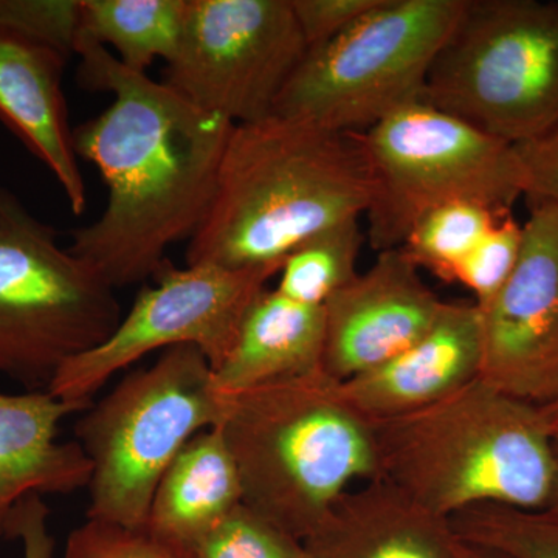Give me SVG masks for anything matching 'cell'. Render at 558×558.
I'll use <instances>...</instances> for the list:
<instances>
[{
  "label": "cell",
  "mask_w": 558,
  "mask_h": 558,
  "mask_svg": "<svg viewBox=\"0 0 558 558\" xmlns=\"http://www.w3.org/2000/svg\"><path fill=\"white\" fill-rule=\"evenodd\" d=\"M377 478L453 519L497 505L545 509L554 486L553 432L539 407L481 379L400 416L371 421Z\"/></svg>",
  "instance_id": "cell-3"
},
{
  "label": "cell",
  "mask_w": 558,
  "mask_h": 558,
  "mask_svg": "<svg viewBox=\"0 0 558 558\" xmlns=\"http://www.w3.org/2000/svg\"><path fill=\"white\" fill-rule=\"evenodd\" d=\"M480 379L545 407L558 399V205L531 204L519 263L486 306Z\"/></svg>",
  "instance_id": "cell-12"
},
{
  "label": "cell",
  "mask_w": 558,
  "mask_h": 558,
  "mask_svg": "<svg viewBox=\"0 0 558 558\" xmlns=\"http://www.w3.org/2000/svg\"><path fill=\"white\" fill-rule=\"evenodd\" d=\"M306 558H458L449 519L381 480L349 488L301 539Z\"/></svg>",
  "instance_id": "cell-15"
},
{
  "label": "cell",
  "mask_w": 558,
  "mask_h": 558,
  "mask_svg": "<svg viewBox=\"0 0 558 558\" xmlns=\"http://www.w3.org/2000/svg\"><path fill=\"white\" fill-rule=\"evenodd\" d=\"M366 233L359 219L319 231L289 253L279 269V293L299 303L325 306L330 296L357 277Z\"/></svg>",
  "instance_id": "cell-21"
},
{
  "label": "cell",
  "mask_w": 558,
  "mask_h": 558,
  "mask_svg": "<svg viewBox=\"0 0 558 558\" xmlns=\"http://www.w3.org/2000/svg\"><path fill=\"white\" fill-rule=\"evenodd\" d=\"M241 505L240 472L216 425L197 433L163 473L145 531L183 554Z\"/></svg>",
  "instance_id": "cell-19"
},
{
  "label": "cell",
  "mask_w": 558,
  "mask_h": 558,
  "mask_svg": "<svg viewBox=\"0 0 558 558\" xmlns=\"http://www.w3.org/2000/svg\"><path fill=\"white\" fill-rule=\"evenodd\" d=\"M521 244L523 226L512 216H505L459 264L453 281L475 295L476 306H486L515 269Z\"/></svg>",
  "instance_id": "cell-26"
},
{
  "label": "cell",
  "mask_w": 558,
  "mask_h": 558,
  "mask_svg": "<svg viewBox=\"0 0 558 558\" xmlns=\"http://www.w3.org/2000/svg\"><path fill=\"white\" fill-rule=\"evenodd\" d=\"M444 301L402 248L377 253L368 270L326 301L322 369L347 381L424 336Z\"/></svg>",
  "instance_id": "cell-13"
},
{
  "label": "cell",
  "mask_w": 558,
  "mask_h": 558,
  "mask_svg": "<svg viewBox=\"0 0 558 558\" xmlns=\"http://www.w3.org/2000/svg\"><path fill=\"white\" fill-rule=\"evenodd\" d=\"M553 450H554V486L553 494L548 506L545 509L554 510L558 513V428L553 432Z\"/></svg>",
  "instance_id": "cell-32"
},
{
  "label": "cell",
  "mask_w": 558,
  "mask_h": 558,
  "mask_svg": "<svg viewBox=\"0 0 558 558\" xmlns=\"http://www.w3.org/2000/svg\"><path fill=\"white\" fill-rule=\"evenodd\" d=\"M306 51L290 0H189L163 83L231 123H253L274 113Z\"/></svg>",
  "instance_id": "cell-10"
},
{
  "label": "cell",
  "mask_w": 558,
  "mask_h": 558,
  "mask_svg": "<svg viewBox=\"0 0 558 558\" xmlns=\"http://www.w3.org/2000/svg\"><path fill=\"white\" fill-rule=\"evenodd\" d=\"M0 33L57 51L76 53L81 0H0Z\"/></svg>",
  "instance_id": "cell-25"
},
{
  "label": "cell",
  "mask_w": 558,
  "mask_h": 558,
  "mask_svg": "<svg viewBox=\"0 0 558 558\" xmlns=\"http://www.w3.org/2000/svg\"><path fill=\"white\" fill-rule=\"evenodd\" d=\"M464 2L379 0L348 31L306 51L275 102V116L352 134L421 101Z\"/></svg>",
  "instance_id": "cell-8"
},
{
  "label": "cell",
  "mask_w": 558,
  "mask_h": 558,
  "mask_svg": "<svg viewBox=\"0 0 558 558\" xmlns=\"http://www.w3.org/2000/svg\"><path fill=\"white\" fill-rule=\"evenodd\" d=\"M49 519L50 510L43 497L31 495L14 509L5 538L20 539L24 558H53L54 538Z\"/></svg>",
  "instance_id": "cell-30"
},
{
  "label": "cell",
  "mask_w": 558,
  "mask_h": 558,
  "mask_svg": "<svg viewBox=\"0 0 558 558\" xmlns=\"http://www.w3.org/2000/svg\"><path fill=\"white\" fill-rule=\"evenodd\" d=\"M524 172V196L529 204L558 205V124L542 137L515 145Z\"/></svg>",
  "instance_id": "cell-29"
},
{
  "label": "cell",
  "mask_w": 558,
  "mask_h": 558,
  "mask_svg": "<svg viewBox=\"0 0 558 558\" xmlns=\"http://www.w3.org/2000/svg\"><path fill=\"white\" fill-rule=\"evenodd\" d=\"M64 558H183L179 550L157 542L146 531H131L87 520L73 529Z\"/></svg>",
  "instance_id": "cell-27"
},
{
  "label": "cell",
  "mask_w": 558,
  "mask_h": 558,
  "mask_svg": "<svg viewBox=\"0 0 558 558\" xmlns=\"http://www.w3.org/2000/svg\"><path fill=\"white\" fill-rule=\"evenodd\" d=\"M458 558H509L495 550L483 548V546L472 545V543L462 542L459 538Z\"/></svg>",
  "instance_id": "cell-31"
},
{
  "label": "cell",
  "mask_w": 558,
  "mask_h": 558,
  "mask_svg": "<svg viewBox=\"0 0 558 558\" xmlns=\"http://www.w3.org/2000/svg\"><path fill=\"white\" fill-rule=\"evenodd\" d=\"M539 411H542V416L545 418L550 432L558 428V399L554 400L553 403H548V405L539 407Z\"/></svg>",
  "instance_id": "cell-33"
},
{
  "label": "cell",
  "mask_w": 558,
  "mask_h": 558,
  "mask_svg": "<svg viewBox=\"0 0 558 558\" xmlns=\"http://www.w3.org/2000/svg\"><path fill=\"white\" fill-rule=\"evenodd\" d=\"M483 329L475 301H444L427 332L396 357L341 381L344 398L369 421L425 409L480 379Z\"/></svg>",
  "instance_id": "cell-14"
},
{
  "label": "cell",
  "mask_w": 558,
  "mask_h": 558,
  "mask_svg": "<svg viewBox=\"0 0 558 558\" xmlns=\"http://www.w3.org/2000/svg\"><path fill=\"white\" fill-rule=\"evenodd\" d=\"M76 54L81 81L113 101L73 131L76 156L100 171L108 202L100 219L73 231L69 250L110 288H128L154 278L168 248L199 229L234 123L92 40L80 39Z\"/></svg>",
  "instance_id": "cell-1"
},
{
  "label": "cell",
  "mask_w": 558,
  "mask_h": 558,
  "mask_svg": "<svg viewBox=\"0 0 558 558\" xmlns=\"http://www.w3.org/2000/svg\"><path fill=\"white\" fill-rule=\"evenodd\" d=\"M368 165L366 241L377 253L399 248L422 216L451 202L499 215L524 196L515 145L417 101L355 132Z\"/></svg>",
  "instance_id": "cell-7"
},
{
  "label": "cell",
  "mask_w": 558,
  "mask_h": 558,
  "mask_svg": "<svg viewBox=\"0 0 558 558\" xmlns=\"http://www.w3.org/2000/svg\"><path fill=\"white\" fill-rule=\"evenodd\" d=\"M121 317L116 289L0 186V374L28 391L49 389Z\"/></svg>",
  "instance_id": "cell-9"
},
{
  "label": "cell",
  "mask_w": 558,
  "mask_h": 558,
  "mask_svg": "<svg viewBox=\"0 0 558 558\" xmlns=\"http://www.w3.org/2000/svg\"><path fill=\"white\" fill-rule=\"evenodd\" d=\"M277 277L269 270H230L196 264L172 266L154 275L156 284L138 293L108 339L69 360L49 391L65 402L90 405L102 385L140 359L159 349L199 348L211 369L229 354L250 303Z\"/></svg>",
  "instance_id": "cell-11"
},
{
  "label": "cell",
  "mask_w": 558,
  "mask_h": 558,
  "mask_svg": "<svg viewBox=\"0 0 558 558\" xmlns=\"http://www.w3.org/2000/svg\"><path fill=\"white\" fill-rule=\"evenodd\" d=\"M87 407L58 399L49 389L0 391V538L22 499L89 487L92 464L83 447L58 440L62 418Z\"/></svg>",
  "instance_id": "cell-16"
},
{
  "label": "cell",
  "mask_w": 558,
  "mask_h": 558,
  "mask_svg": "<svg viewBox=\"0 0 558 558\" xmlns=\"http://www.w3.org/2000/svg\"><path fill=\"white\" fill-rule=\"evenodd\" d=\"M462 542L509 558H558V513L486 505L450 519Z\"/></svg>",
  "instance_id": "cell-23"
},
{
  "label": "cell",
  "mask_w": 558,
  "mask_h": 558,
  "mask_svg": "<svg viewBox=\"0 0 558 558\" xmlns=\"http://www.w3.org/2000/svg\"><path fill=\"white\" fill-rule=\"evenodd\" d=\"M189 0H81L80 39L112 47L117 60L146 73L178 53Z\"/></svg>",
  "instance_id": "cell-20"
},
{
  "label": "cell",
  "mask_w": 558,
  "mask_h": 558,
  "mask_svg": "<svg viewBox=\"0 0 558 558\" xmlns=\"http://www.w3.org/2000/svg\"><path fill=\"white\" fill-rule=\"evenodd\" d=\"M325 307L264 288L250 303L229 354L213 371L222 396L322 369Z\"/></svg>",
  "instance_id": "cell-18"
},
{
  "label": "cell",
  "mask_w": 558,
  "mask_h": 558,
  "mask_svg": "<svg viewBox=\"0 0 558 558\" xmlns=\"http://www.w3.org/2000/svg\"><path fill=\"white\" fill-rule=\"evenodd\" d=\"M505 216L473 202H451L422 216L400 248L418 270L453 282L459 264Z\"/></svg>",
  "instance_id": "cell-22"
},
{
  "label": "cell",
  "mask_w": 558,
  "mask_h": 558,
  "mask_svg": "<svg viewBox=\"0 0 558 558\" xmlns=\"http://www.w3.org/2000/svg\"><path fill=\"white\" fill-rule=\"evenodd\" d=\"M307 50L348 31L379 0H290Z\"/></svg>",
  "instance_id": "cell-28"
},
{
  "label": "cell",
  "mask_w": 558,
  "mask_h": 558,
  "mask_svg": "<svg viewBox=\"0 0 558 558\" xmlns=\"http://www.w3.org/2000/svg\"><path fill=\"white\" fill-rule=\"evenodd\" d=\"M223 410L208 359L182 344L81 411L76 442L92 464L87 520L145 531L161 476L197 433L219 425Z\"/></svg>",
  "instance_id": "cell-5"
},
{
  "label": "cell",
  "mask_w": 558,
  "mask_h": 558,
  "mask_svg": "<svg viewBox=\"0 0 558 558\" xmlns=\"http://www.w3.org/2000/svg\"><path fill=\"white\" fill-rule=\"evenodd\" d=\"M371 178L355 132L271 116L234 124L186 264L278 275L319 231L365 216Z\"/></svg>",
  "instance_id": "cell-2"
},
{
  "label": "cell",
  "mask_w": 558,
  "mask_h": 558,
  "mask_svg": "<svg viewBox=\"0 0 558 558\" xmlns=\"http://www.w3.org/2000/svg\"><path fill=\"white\" fill-rule=\"evenodd\" d=\"M242 505L300 542L354 481L377 478L373 424L325 371L223 396Z\"/></svg>",
  "instance_id": "cell-4"
},
{
  "label": "cell",
  "mask_w": 558,
  "mask_h": 558,
  "mask_svg": "<svg viewBox=\"0 0 558 558\" xmlns=\"http://www.w3.org/2000/svg\"><path fill=\"white\" fill-rule=\"evenodd\" d=\"M183 558H306L299 538L241 505Z\"/></svg>",
  "instance_id": "cell-24"
},
{
  "label": "cell",
  "mask_w": 558,
  "mask_h": 558,
  "mask_svg": "<svg viewBox=\"0 0 558 558\" xmlns=\"http://www.w3.org/2000/svg\"><path fill=\"white\" fill-rule=\"evenodd\" d=\"M65 61L47 47L0 33V120L53 172L70 208L81 215L87 193L62 94Z\"/></svg>",
  "instance_id": "cell-17"
},
{
  "label": "cell",
  "mask_w": 558,
  "mask_h": 558,
  "mask_svg": "<svg viewBox=\"0 0 558 558\" xmlns=\"http://www.w3.org/2000/svg\"><path fill=\"white\" fill-rule=\"evenodd\" d=\"M422 102L510 145L558 124V0H465Z\"/></svg>",
  "instance_id": "cell-6"
}]
</instances>
